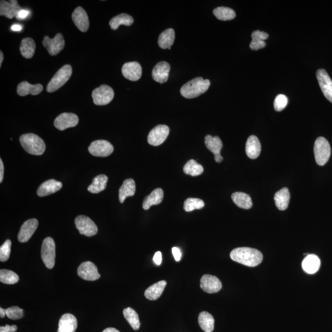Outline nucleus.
Listing matches in <instances>:
<instances>
[{"label": "nucleus", "instance_id": "obj_13", "mask_svg": "<svg viewBox=\"0 0 332 332\" xmlns=\"http://www.w3.org/2000/svg\"><path fill=\"white\" fill-rule=\"evenodd\" d=\"M78 122L79 118L76 114L72 113H63L55 119L54 124L57 130L64 131L68 128L75 127Z\"/></svg>", "mask_w": 332, "mask_h": 332}, {"label": "nucleus", "instance_id": "obj_56", "mask_svg": "<svg viewBox=\"0 0 332 332\" xmlns=\"http://www.w3.org/2000/svg\"><path fill=\"white\" fill-rule=\"evenodd\" d=\"M3 59H4V56H3V52L0 51V67H1V66L2 63H3Z\"/></svg>", "mask_w": 332, "mask_h": 332}, {"label": "nucleus", "instance_id": "obj_47", "mask_svg": "<svg viewBox=\"0 0 332 332\" xmlns=\"http://www.w3.org/2000/svg\"><path fill=\"white\" fill-rule=\"evenodd\" d=\"M10 3L12 6H13L14 16L16 17L17 14L19 13V12L21 11L23 9L19 5L18 1H16V0H12V1H10Z\"/></svg>", "mask_w": 332, "mask_h": 332}, {"label": "nucleus", "instance_id": "obj_28", "mask_svg": "<svg viewBox=\"0 0 332 332\" xmlns=\"http://www.w3.org/2000/svg\"><path fill=\"white\" fill-rule=\"evenodd\" d=\"M166 281H161L148 288L145 292V297L150 300H156L161 297L166 286Z\"/></svg>", "mask_w": 332, "mask_h": 332}, {"label": "nucleus", "instance_id": "obj_30", "mask_svg": "<svg viewBox=\"0 0 332 332\" xmlns=\"http://www.w3.org/2000/svg\"><path fill=\"white\" fill-rule=\"evenodd\" d=\"M175 40V32L173 28H168L160 34L158 38V44L162 49H171Z\"/></svg>", "mask_w": 332, "mask_h": 332}, {"label": "nucleus", "instance_id": "obj_51", "mask_svg": "<svg viewBox=\"0 0 332 332\" xmlns=\"http://www.w3.org/2000/svg\"><path fill=\"white\" fill-rule=\"evenodd\" d=\"M4 176V165L3 161L0 159V183H1L3 180Z\"/></svg>", "mask_w": 332, "mask_h": 332}, {"label": "nucleus", "instance_id": "obj_49", "mask_svg": "<svg viewBox=\"0 0 332 332\" xmlns=\"http://www.w3.org/2000/svg\"><path fill=\"white\" fill-rule=\"evenodd\" d=\"M28 14H29V12L25 9H22L21 11L19 12V13L17 14L16 18L18 19V20H23L27 18Z\"/></svg>", "mask_w": 332, "mask_h": 332}, {"label": "nucleus", "instance_id": "obj_17", "mask_svg": "<svg viewBox=\"0 0 332 332\" xmlns=\"http://www.w3.org/2000/svg\"><path fill=\"white\" fill-rule=\"evenodd\" d=\"M122 73L124 78L129 80L138 81L142 76V66L137 62H128V63L124 64L122 67Z\"/></svg>", "mask_w": 332, "mask_h": 332}, {"label": "nucleus", "instance_id": "obj_4", "mask_svg": "<svg viewBox=\"0 0 332 332\" xmlns=\"http://www.w3.org/2000/svg\"><path fill=\"white\" fill-rule=\"evenodd\" d=\"M72 75V68L70 65H66L60 68L49 81L46 87L47 91L54 92L63 87Z\"/></svg>", "mask_w": 332, "mask_h": 332}, {"label": "nucleus", "instance_id": "obj_29", "mask_svg": "<svg viewBox=\"0 0 332 332\" xmlns=\"http://www.w3.org/2000/svg\"><path fill=\"white\" fill-rule=\"evenodd\" d=\"M267 33L260 30H255L252 33V40L250 44V48L254 51H257L264 48L266 46L265 41L268 38Z\"/></svg>", "mask_w": 332, "mask_h": 332}, {"label": "nucleus", "instance_id": "obj_21", "mask_svg": "<svg viewBox=\"0 0 332 332\" xmlns=\"http://www.w3.org/2000/svg\"><path fill=\"white\" fill-rule=\"evenodd\" d=\"M62 188V183L60 181L51 179L43 183L37 190V195L40 197H47L58 192Z\"/></svg>", "mask_w": 332, "mask_h": 332}, {"label": "nucleus", "instance_id": "obj_40", "mask_svg": "<svg viewBox=\"0 0 332 332\" xmlns=\"http://www.w3.org/2000/svg\"><path fill=\"white\" fill-rule=\"evenodd\" d=\"M19 278L16 273L8 269H1L0 271V281L6 284H14L18 283Z\"/></svg>", "mask_w": 332, "mask_h": 332}, {"label": "nucleus", "instance_id": "obj_3", "mask_svg": "<svg viewBox=\"0 0 332 332\" xmlns=\"http://www.w3.org/2000/svg\"><path fill=\"white\" fill-rule=\"evenodd\" d=\"M20 142L28 154L40 156L44 154L46 145L44 140L34 133H25L21 136Z\"/></svg>", "mask_w": 332, "mask_h": 332}, {"label": "nucleus", "instance_id": "obj_23", "mask_svg": "<svg viewBox=\"0 0 332 332\" xmlns=\"http://www.w3.org/2000/svg\"><path fill=\"white\" fill-rule=\"evenodd\" d=\"M321 266V260L317 255L308 254L302 262V267L306 273L313 274L318 271Z\"/></svg>", "mask_w": 332, "mask_h": 332}, {"label": "nucleus", "instance_id": "obj_33", "mask_svg": "<svg viewBox=\"0 0 332 332\" xmlns=\"http://www.w3.org/2000/svg\"><path fill=\"white\" fill-rule=\"evenodd\" d=\"M36 44L32 38H23L21 42L20 51L22 56L25 59L32 58L35 54Z\"/></svg>", "mask_w": 332, "mask_h": 332}, {"label": "nucleus", "instance_id": "obj_43", "mask_svg": "<svg viewBox=\"0 0 332 332\" xmlns=\"http://www.w3.org/2000/svg\"><path fill=\"white\" fill-rule=\"evenodd\" d=\"M12 243L11 240H7L0 247V261L6 262L9 259L11 254Z\"/></svg>", "mask_w": 332, "mask_h": 332}, {"label": "nucleus", "instance_id": "obj_42", "mask_svg": "<svg viewBox=\"0 0 332 332\" xmlns=\"http://www.w3.org/2000/svg\"><path fill=\"white\" fill-rule=\"evenodd\" d=\"M0 15L5 16L9 19H12L15 17L11 3L4 0H1L0 1Z\"/></svg>", "mask_w": 332, "mask_h": 332}, {"label": "nucleus", "instance_id": "obj_26", "mask_svg": "<svg viewBox=\"0 0 332 332\" xmlns=\"http://www.w3.org/2000/svg\"><path fill=\"white\" fill-rule=\"evenodd\" d=\"M164 198L163 190L161 188H156L145 198L142 207L144 210H149L154 205H157L161 203Z\"/></svg>", "mask_w": 332, "mask_h": 332}, {"label": "nucleus", "instance_id": "obj_31", "mask_svg": "<svg viewBox=\"0 0 332 332\" xmlns=\"http://www.w3.org/2000/svg\"><path fill=\"white\" fill-rule=\"evenodd\" d=\"M233 201L240 208L249 209L252 207L251 198L246 193L243 192H236L231 195Z\"/></svg>", "mask_w": 332, "mask_h": 332}, {"label": "nucleus", "instance_id": "obj_50", "mask_svg": "<svg viewBox=\"0 0 332 332\" xmlns=\"http://www.w3.org/2000/svg\"><path fill=\"white\" fill-rule=\"evenodd\" d=\"M154 261L155 264L160 265L162 263V254L161 252H157L155 253L154 257Z\"/></svg>", "mask_w": 332, "mask_h": 332}, {"label": "nucleus", "instance_id": "obj_15", "mask_svg": "<svg viewBox=\"0 0 332 332\" xmlns=\"http://www.w3.org/2000/svg\"><path fill=\"white\" fill-rule=\"evenodd\" d=\"M38 221L35 219H31L25 221L22 224L18 234V240L20 243H27L37 230Z\"/></svg>", "mask_w": 332, "mask_h": 332}, {"label": "nucleus", "instance_id": "obj_12", "mask_svg": "<svg viewBox=\"0 0 332 332\" xmlns=\"http://www.w3.org/2000/svg\"><path fill=\"white\" fill-rule=\"evenodd\" d=\"M78 275L86 281H96L100 278L97 267L91 262L82 263L79 266L77 270Z\"/></svg>", "mask_w": 332, "mask_h": 332}, {"label": "nucleus", "instance_id": "obj_36", "mask_svg": "<svg viewBox=\"0 0 332 332\" xmlns=\"http://www.w3.org/2000/svg\"><path fill=\"white\" fill-rule=\"evenodd\" d=\"M133 22V19L132 16L128 14L123 13L112 18L110 21L109 24L111 29L116 30L121 25L131 26Z\"/></svg>", "mask_w": 332, "mask_h": 332}, {"label": "nucleus", "instance_id": "obj_5", "mask_svg": "<svg viewBox=\"0 0 332 332\" xmlns=\"http://www.w3.org/2000/svg\"><path fill=\"white\" fill-rule=\"evenodd\" d=\"M314 154L316 163L324 166L329 161L331 155V149L326 138L320 137L315 141Z\"/></svg>", "mask_w": 332, "mask_h": 332}, {"label": "nucleus", "instance_id": "obj_39", "mask_svg": "<svg viewBox=\"0 0 332 332\" xmlns=\"http://www.w3.org/2000/svg\"><path fill=\"white\" fill-rule=\"evenodd\" d=\"M123 315L133 330L137 331L139 329L140 327L139 317L134 310L131 308H126L123 310Z\"/></svg>", "mask_w": 332, "mask_h": 332}, {"label": "nucleus", "instance_id": "obj_22", "mask_svg": "<svg viewBox=\"0 0 332 332\" xmlns=\"http://www.w3.org/2000/svg\"><path fill=\"white\" fill-rule=\"evenodd\" d=\"M245 152L250 159H255L261 153V144L259 138L255 135H250L245 144Z\"/></svg>", "mask_w": 332, "mask_h": 332}, {"label": "nucleus", "instance_id": "obj_18", "mask_svg": "<svg viewBox=\"0 0 332 332\" xmlns=\"http://www.w3.org/2000/svg\"><path fill=\"white\" fill-rule=\"evenodd\" d=\"M71 18L76 27L82 32H87L89 27V21L87 12L81 7H78L73 11Z\"/></svg>", "mask_w": 332, "mask_h": 332}, {"label": "nucleus", "instance_id": "obj_27", "mask_svg": "<svg viewBox=\"0 0 332 332\" xmlns=\"http://www.w3.org/2000/svg\"><path fill=\"white\" fill-rule=\"evenodd\" d=\"M274 202L280 211H285L288 206L290 195L288 188H282L274 195Z\"/></svg>", "mask_w": 332, "mask_h": 332}, {"label": "nucleus", "instance_id": "obj_8", "mask_svg": "<svg viewBox=\"0 0 332 332\" xmlns=\"http://www.w3.org/2000/svg\"><path fill=\"white\" fill-rule=\"evenodd\" d=\"M76 228L78 229L81 235L88 237H91L97 235L98 228L91 219L87 216H79L75 221Z\"/></svg>", "mask_w": 332, "mask_h": 332}, {"label": "nucleus", "instance_id": "obj_32", "mask_svg": "<svg viewBox=\"0 0 332 332\" xmlns=\"http://www.w3.org/2000/svg\"><path fill=\"white\" fill-rule=\"evenodd\" d=\"M108 180V177L103 175V174L95 177L93 179L91 185L88 186V192L94 193V194H97V193L102 192L106 189Z\"/></svg>", "mask_w": 332, "mask_h": 332}, {"label": "nucleus", "instance_id": "obj_53", "mask_svg": "<svg viewBox=\"0 0 332 332\" xmlns=\"http://www.w3.org/2000/svg\"><path fill=\"white\" fill-rule=\"evenodd\" d=\"M214 159L217 162L220 163V162H221L222 161H223V157L221 156V155H215Z\"/></svg>", "mask_w": 332, "mask_h": 332}, {"label": "nucleus", "instance_id": "obj_24", "mask_svg": "<svg viewBox=\"0 0 332 332\" xmlns=\"http://www.w3.org/2000/svg\"><path fill=\"white\" fill-rule=\"evenodd\" d=\"M44 89V87L41 84L31 85L27 81H22L17 88V93L20 96L24 97L28 94L37 95L40 94Z\"/></svg>", "mask_w": 332, "mask_h": 332}, {"label": "nucleus", "instance_id": "obj_20", "mask_svg": "<svg viewBox=\"0 0 332 332\" xmlns=\"http://www.w3.org/2000/svg\"><path fill=\"white\" fill-rule=\"evenodd\" d=\"M78 327L77 319L73 314L66 313L61 317L57 332H75Z\"/></svg>", "mask_w": 332, "mask_h": 332}, {"label": "nucleus", "instance_id": "obj_35", "mask_svg": "<svg viewBox=\"0 0 332 332\" xmlns=\"http://www.w3.org/2000/svg\"><path fill=\"white\" fill-rule=\"evenodd\" d=\"M198 322L203 331L212 332L214 331L215 321L213 316L209 312H200L198 317Z\"/></svg>", "mask_w": 332, "mask_h": 332}, {"label": "nucleus", "instance_id": "obj_45", "mask_svg": "<svg viewBox=\"0 0 332 332\" xmlns=\"http://www.w3.org/2000/svg\"><path fill=\"white\" fill-rule=\"evenodd\" d=\"M288 99L285 95L279 94L277 95L274 101V108L277 111H283L288 106Z\"/></svg>", "mask_w": 332, "mask_h": 332}, {"label": "nucleus", "instance_id": "obj_16", "mask_svg": "<svg viewBox=\"0 0 332 332\" xmlns=\"http://www.w3.org/2000/svg\"><path fill=\"white\" fill-rule=\"evenodd\" d=\"M200 288L205 292L214 293L219 292L221 288V283L216 276L205 274L200 279Z\"/></svg>", "mask_w": 332, "mask_h": 332}, {"label": "nucleus", "instance_id": "obj_6", "mask_svg": "<svg viewBox=\"0 0 332 332\" xmlns=\"http://www.w3.org/2000/svg\"><path fill=\"white\" fill-rule=\"evenodd\" d=\"M41 256L47 268H53L56 262V244L52 238L44 239L42 243Z\"/></svg>", "mask_w": 332, "mask_h": 332}, {"label": "nucleus", "instance_id": "obj_46", "mask_svg": "<svg viewBox=\"0 0 332 332\" xmlns=\"http://www.w3.org/2000/svg\"><path fill=\"white\" fill-rule=\"evenodd\" d=\"M18 331V327L13 325V326H9V325H6L5 326L0 327V332H15Z\"/></svg>", "mask_w": 332, "mask_h": 332}, {"label": "nucleus", "instance_id": "obj_44", "mask_svg": "<svg viewBox=\"0 0 332 332\" xmlns=\"http://www.w3.org/2000/svg\"><path fill=\"white\" fill-rule=\"evenodd\" d=\"M6 315L9 319L18 320L23 317V310L18 307H12L6 310Z\"/></svg>", "mask_w": 332, "mask_h": 332}, {"label": "nucleus", "instance_id": "obj_34", "mask_svg": "<svg viewBox=\"0 0 332 332\" xmlns=\"http://www.w3.org/2000/svg\"><path fill=\"white\" fill-rule=\"evenodd\" d=\"M205 145L207 149L215 155H221V152L223 147V143L218 136L212 137L211 135H207L205 137Z\"/></svg>", "mask_w": 332, "mask_h": 332}, {"label": "nucleus", "instance_id": "obj_38", "mask_svg": "<svg viewBox=\"0 0 332 332\" xmlns=\"http://www.w3.org/2000/svg\"><path fill=\"white\" fill-rule=\"evenodd\" d=\"M214 16L221 21H230L236 18V13L233 9L227 7H218L213 11Z\"/></svg>", "mask_w": 332, "mask_h": 332}, {"label": "nucleus", "instance_id": "obj_48", "mask_svg": "<svg viewBox=\"0 0 332 332\" xmlns=\"http://www.w3.org/2000/svg\"><path fill=\"white\" fill-rule=\"evenodd\" d=\"M172 252H173V254L174 255V259L176 260V261H180L181 258V253L180 250L179 249L178 247H173V249H172Z\"/></svg>", "mask_w": 332, "mask_h": 332}, {"label": "nucleus", "instance_id": "obj_1", "mask_svg": "<svg viewBox=\"0 0 332 332\" xmlns=\"http://www.w3.org/2000/svg\"><path fill=\"white\" fill-rule=\"evenodd\" d=\"M231 259L234 262L249 267H255L261 264L263 255L255 248L239 247L235 248L230 254Z\"/></svg>", "mask_w": 332, "mask_h": 332}, {"label": "nucleus", "instance_id": "obj_55", "mask_svg": "<svg viewBox=\"0 0 332 332\" xmlns=\"http://www.w3.org/2000/svg\"><path fill=\"white\" fill-rule=\"evenodd\" d=\"M6 316V310H4L3 308H0V317H1V318H4V316Z\"/></svg>", "mask_w": 332, "mask_h": 332}, {"label": "nucleus", "instance_id": "obj_14", "mask_svg": "<svg viewBox=\"0 0 332 332\" xmlns=\"http://www.w3.org/2000/svg\"><path fill=\"white\" fill-rule=\"evenodd\" d=\"M316 76L324 96L332 103V81L329 74L324 69H319L317 71Z\"/></svg>", "mask_w": 332, "mask_h": 332}, {"label": "nucleus", "instance_id": "obj_10", "mask_svg": "<svg viewBox=\"0 0 332 332\" xmlns=\"http://www.w3.org/2000/svg\"><path fill=\"white\" fill-rule=\"evenodd\" d=\"M169 128L166 125H157L150 131L148 136V142L152 146L157 147L161 145L169 135Z\"/></svg>", "mask_w": 332, "mask_h": 332}, {"label": "nucleus", "instance_id": "obj_11", "mask_svg": "<svg viewBox=\"0 0 332 332\" xmlns=\"http://www.w3.org/2000/svg\"><path fill=\"white\" fill-rule=\"evenodd\" d=\"M43 44L51 56H56L65 46V40L62 33H57L54 38H50L48 36L44 37Z\"/></svg>", "mask_w": 332, "mask_h": 332}, {"label": "nucleus", "instance_id": "obj_7", "mask_svg": "<svg viewBox=\"0 0 332 332\" xmlns=\"http://www.w3.org/2000/svg\"><path fill=\"white\" fill-rule=\"evenodd\" d=\"M113 89L108 85H102L93 90L92 97L93 102L96 106H106L113 99Z\"/></svg>", "mask_w": 332, "mask_h": 332}, {"label": "nucleus", "instance_id": "obj_9", "mask_svg": "<svg viewBox=\"0 0 332 332\" xmlns=\"http://www.w3.org/2000/svg\"><path fill=\"white\" fill-rule=\"evenodd\" d=\"M88 150L90 154L96 157H107L113 152V145L108 141L98 140L90 145Z\"/></svg>", "mask_w": 332, "mask_h": 332}, {"label": "nucleus", "instance_id": "obj_37", "mask_svg": "<svg viewBox=\"0 0 332 332\" xmlns=\"http://www.w3.org/2000/svg\"><path fill=\"white\" fill-rule=\"evenodd\" d=\"M184 173L191 176L195 177L201 175L204 168L201 165L198 164L194 159L189 160L183 167Z\"/></svg>", "mask_w": 332, "mask_h": 332}, {"label": "nucleus", "instance_id": "obj_2", "mask_svg": "<svg viewBox=\"0 0 332 332\" xmlns=\"http://www.w3.org/2000/svg\"><path fill=\"white\" fill-rule=\"evenodd\" d=\"M211 85L209 80L198 77L188 81L180 89V94L186 99H193L204 94Z\"/></svg>", "mask_w": 332, "mask_h": 332}, {"label": "nucleus", "instance_id": "obj_25", "mask_svg": "<svg viewBox=\"0 0 332 332\" xmlns=\"http://www.w3.org/2000/svg\"><path fill=\"white\" fill-rule=\"evenodd\" d=\"M136 190L135 183L132 178L126 179L124 181L119 190V202L123 203L128 197H133Z\"/></svg>", "mask_w": 332, "mask_h": 332}, {"label": "nucleus", "instance_id": "obj_52", "mask_svg": "<svg viewBox=\"0 0 332 332\" xmlns=\"http://www.w3.org/2000/svg\"><path fill=\"white\" fill-rule=\"evenodd\" d=\"M22 29V26L19 24H14L11 26V30L14 32H20Z\"/></svg>", "mask_w": 332, "mask_h": 332}, {"label": "nucleus", "instance_id": "obj_19", "mask_svg": "<svg viewBox=\"0 0 332 332\" xmlns=\"http://www.w3.org/2000/svg\"><path fill=\"white\" fill-rule=\"evenodd\" d=\"M171 66L168 62L162 61L157 63L152 71V77L159 83L167 82L169 78Z\"/></svg>", "mask_w": 332, "mask_h": 332}, {"label": "nucleus", "instance_id": "obj_54", "mask_svg": "<svg viewBox=\"0 0 332 332\" xmlns=\"http://www.w3.org/2000/svg\"><path fill=\"white\" fill-rule=\"evenodd\" d=\"M102 332H120L118 331V330H117L114 328H112V327H110V328H107L106 329H105L104 331Z\"/></svg>", "mask_w": 332, "mask_h": 332}, {"label": "nucleus", "instance_id": "obj_41", "mask_svg": "<svg viewBox=\"0 0 332 332\" xmlns=\"http://www.w3.org/2000/svg\"><path fill=\"white\" fill-rule=\"evenodd\" d=\"M204 202L198 198H188L184 202L183 209L186 212H192L195 209H200L204 207Z\"/></svg>", "mask_w": 332, "mask_h": 332}]
</instances>
